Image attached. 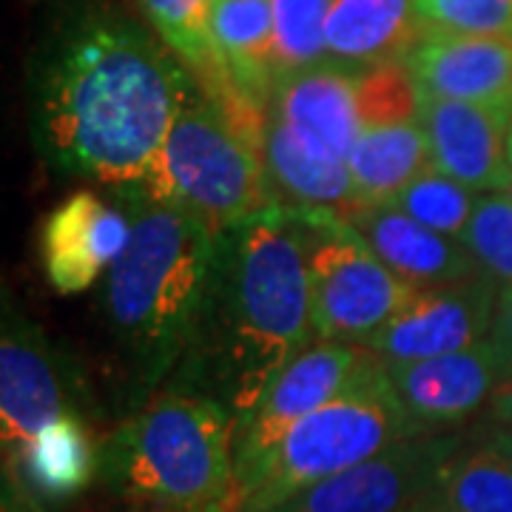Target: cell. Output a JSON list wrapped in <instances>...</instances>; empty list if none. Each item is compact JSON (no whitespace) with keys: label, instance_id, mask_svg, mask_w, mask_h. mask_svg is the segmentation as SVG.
Wrapping results in <instances>:
<instances>
[{"label":"cell","instance_id":"23","mask_svg":"<svg viewBox=\"0 0 512 512\" xmlns=\"http://www.w3.org/2000/svg\"><path fill=\"white\" fill-rule=\"evenodd\" d=\"M427 512H512V464L493 447L461 439L441 464Z\"/></svg>","mask_w":512,"mask_h":512},{"label":"cell","instance_id":"20","mask_svg":"<svg viewBox=\"0 0 512 512\" xmlns=\"http://www.w3.org/2000/svg\"><path fill=\"white\" fill-rule=\"evenodd\" d=\"M97 473V450L83 421L63 413L49 421L12 461V476L43 501H66L83 493Z\"/></svg>","mask_w":512,"mask_h":512},{"label":"cell","instance_id":"31","mask_svg":"<svg viewBox=\"0 0 512 512\" xmlns=\"http://www.w3.org/2000/svg\"><path fill=\"white\" fill-rule=\"evenodd\" d=\"M470 439L493 447L498 456H504L512 464V424H498V421L487 419L470 433Z\"/></svg>","mask_w":512,"mask_h":512},{"label":"cell","instance_id":"12","mask_svg":"<svg viewBox=\"0 0 512 512\" xmlns=\"http://www.w3.org/2000/svg\"><path fill=\"white\" fill-rule=\"evenodd\" d=\"M421 126L430 140L433 168L470 191L504 194L512 180L510 103L424 100Z\"/></svg>","mask_w":512,"mask_h":512},{"label":"cell","instance_id":"28","mask_svg":"<svg viewBox=\"0 0 512 512\" xmlns=\"http://www.w3.org/2000/svg\"><path fill=\"white\" fill-rule=\"evenodd\" d=\"M359 117H362V131L419 120V89L404 63H382V66L359 69Z\"/></svg>","mask_w":512,"mask_h":512},{"label":"cell","instance_id":"27","mask_svg":"<svg viewBox=\"0 0 512 512\" xmlns=\"http://www.w3.org/2000/svg\"><path fill=\"white\" fill-rule=\"evenodd\" d=\"M464 248L476 262L478 274L498 288L512 285V200L507 194L478 197L476 211L464 231Z\"/></svg>","mask_w":512,"mask_h":512},{"label":"cell","instance_id":"2","mask_svg":"<svg viewBox=\"0 0 512 512\" xmlns=\"http://www.w3.org/2000/svg\"><path fill=\"white\" fill-rule=\"evenodd\" d=\"M311 330L308 245L293 211L274 205L217 237L208 305L185 362L202 396L242 419L311 345Z\"/></svg>","mask_w":512,"mask_h":512},{"label":"cell","instance_id":"13","mask_svg":"<svg viewBox=\"0 0 512 512\" xmlns=\"http://www.w3.org/2000/svg\"><path fill=\"white\" fill-rule=\"evenodd\" d=\"M131 239L123 205L100 200L94 191H74L40 228V259L57 293H83L120 259Z\"/></svg>","mask_w":512,"mask_h":512},{"label":"cell","instance_id":"7","mask_svg":"<svg viewBox=\"0 0 512 512\" xmlns=\"http://www.w3.org/2000/svg\"><path fill=\"white\" fill-rule=\"evenodd\" d=\"M293 214L305 228L308 245L313 333L328 342L367 348L416 291L373 254L350 222L325 211Z\"/></svg>","mask_w":512,"mask_h":512},{"label":"cell","instance_id":"4","mask_svg":"<svg viewBox=\"0 0 512 512\" xmlns=\"http://www.w3.org/2000/svg\"><path fill=\"white\" fill-rule=\"evenodd\" d=\"M234 413L197 390H160L111 436L106 476L143 512H239Z\"/></svg>","mask_w":512,"mask_h":512},{"label":"cell","instance_id":"19","mask_svg":"<svg viewBox=\"0 0 512 512\" xmlns=\"http://www.w3.org/2000/svg\"><path fill=\"white\" fill-rule=\"evenodd\" d=\"M271 114L311 131L348 160L362 134L359 69L325 60L305 72L279 77L271 97Z\"/></svg>","mask_w":512,"mask_h":512},{"label":"cell","instance_id":"33","mask_svg":"<svg viewBox=\"0 0 512 512\" xmlns=\"http://www.w3.org/2000/svg\"><path fill=\"white\" fill-rule=\"evenodd\" d=\"M504 194H507V197L512 200V180H510V185H507V191H504Z\"/></svg>","mask_w":512,"mask_h":512},{"label":"cell","instance_id":"22","mask_svg":"<svg viewBox=\"0 0 512 512\" xmlns=\"http://www.w3.org/2000/svg\"><path fill=\"white\" fill-rule=\"evenodd\" d=\"M353 183L370 205L399 197L407 185L433 168L430 140L421 120L365 128L348 157Z\"/></svg>","mask_w":512,"mask_h":512},{"label":"cell","instance_id":"14","mask_svg":"<svg viewBox=\"0 0 512 512\" xmlns=\"http://www.w3.org/2000/svg\"><path fill=\"white\" fill-rule=\"evenodd\" d=\"M265 171L276 205L291 211H325L353 225L370 208L353 183L350 165L316 134L271 114L265 140Z\"/></svg>","mask_w":512,"mask_h":512},{"label":"cell","instance_id":"10","mask_svg":"<svg viewBox=\"0 0 512 512\" xmlns=\"http://www.w3.org/2000/svg\"><path fill=\"white\" fill-rule=\"evenodd\" d=\"M498 293L501 288L484 274L421 288L387 322V328L370 339L367 348L384 365L424 362L476 348L490 339Z\"/></svg>","mask_w":512,"mask_h":512},{"label":"cell","instance_id":"21","mask_svg":"<svg viewBox=\"0 0 512 512\" xmlns=\"http://www.w3.org/2000/svg\"><path fill=\"white\" fill-rule=\"evenodd\" d=\"M214 43L228 74L256 100L271 103L274 69V9L271 0H217Z\"/></svg>","mask_w":512,"mask_h":512},{"label":"cell","instance_id":"9","mask_svg":"<svg viewBox=\"0 0 512 512\" xmlns=\"http://www.w3.org/2000/svg\"><path fill=\"white\" fill-rule=\"evenodd\" d=\"M464 436L427 433L296 493L274 512H416L427 507L441 464Z\"/></svg>","mask_w":512,"mask_h":512},{"label":"cell","instance_id":"26","mask_svg":"<svg viewBox=\"0 0 512 512\" xmlns=\"http://www.w3.org/2000/svg\"><path fill=\"white\" fill-rule=\"evenodd\" d=\"M476 202V191L441 174L439 168H427L399 197H393L390 205H396L407 217H413L436 234L461 239L476 211Z\"/></svg>","mask_w":512,"mask_h":512},{"label":"cell","instance_id":"35","mask_svg":"<svg viewBox=\"0 0 512 512\" xmlns=\"http://www.w3.org/2000/svg\"><path fill=\"white\" fill-rule=\"evenodd\" d=\"M416 512H427V510H416Z\"/></svg>","mask_w":512,"mask_h":512},{"label":"cell","instance_id":"3","mask_svg":"<svg viewBox=\"0 0 512 512\" xmlns=\"http://www.w3.org/2000/svg\"><path fill=\"white\" fill-rule=\"evenodd\" d=\"M131 239L103 282V319L143 384L188 362L208 305L217 237L174 205L117 191Z\"/></svg>","mask_w":512,"mask_h":512},{"label":"cell","instance_id":"6","mask_svg":"<svg viewBox=\"0 0 512 512\" xmlns=\"http://www.w3.org/2000/svg\"><path fill=\"white\" fill-rule=\"evenodd\" d=\"M131 188L191 214L214 237L276 205L265 160L202 92L177 117L146 177Z\"/></svg>","mask_w":512,"mask_h":512},{"label":"cell","instance_id":"18","mask_svg":"<svg viewBox=\"0 0 512 512\" xmlns=\"http://www.w3.org/2000/svg\"><path fill=\"white\" fill-rule=\"evenodd\" d=\"M424 35L416 0H333L325 46L330 63L370 69L404 63Z\"/></svg>","mask_w":512,"mask_h":512},{"label":"cell","instance_id":"16","mask_svg":"<svg viewBox=\"0 0 512 512\" xmlns=\"http://www.w3.org/2000/svg\"><path fill=\"white\" fill-rule=\"evenodd\" d=\"M424 100L510 103L512 37L427 32L404 60Z\"/></svg>","mask_w":512,"mask_h":512},{"label":"cell","instance_id":"30","mask_svg":"<svg viewBox=\"0 0 512 512\" xmlns=\"http://www.w3.org/2000/svg\"><path fill=\"white\" fill-rule=\"evenodd\" d=\"M490 342H493L498 353L504 356V362L510 367L512 379V285L501 288L498 293V305H495L493 330H490Z\"/></svg>","mask_w":512,"mask_h":512},{"label":"cell","instance_id":"32","mask_svg":"<svg viewBox=\"0 0 512 512\" xmlns=\"http://www.w3.org/2000/svg\"><path fill=\"white\" fill-rule=\"evenodd\" d=\"M487 419L498 421V424H512V379L501 384L493 393V399L487 404Z\"/></svg>","mask_w":512,"mask_h":512},{"label":"cell","instance_id":"24","mask_svg":"<svg viewBox=\"0 0 512 512\" xmlns=\"http://www.w3.org/2000/svg\"><path fill=\"white\" fill-rule=\"evenodd\" d=\"M214 3L217 0H140L148 26L191 69L197 86L228 72L211 29Z\"/></svg>","mask_w":512,"mask_h":512},{"label":"cell","instance_id":"5","mask_svg":"<svg viewBox=\"0 0 512 512\" xmlns=\"http://www.w3.org/2000/svg\"><path fill=\"white\" fill-rule=\"evenodd\" d=\"M427 436L407 416L376 356L348 390L296 421L237 487L239 512H274L293 495L407 439Z\"/></svg>","mask_w":512,"mask_h":512},{"label":"cell","instance_id":"25","mask_svg":"<svg viewBox=\"0 0 512 512\" xmlns=\"http://www.w3.org/2000/svg\"><path fill=\"white\" fill-rule=\"evenodd\" d=\"M333 0H271L276 80L328 60L325 26Z\"/></svg>","mask_w":512,"mask_h":512},{"label":"cell","instance_id":"29","mask_svg":"<svg viewBox=\"0 0 512 512\" xmlns=\"http://www.w3.org/2000/svg\"><path fill=\"white\" fill-rule=\"evenodd\" d=\"M427 32L512 37V0H416Z\"/></svg>","mask_w":512,"mask_h":512},{"label":"cell","instance_id":"8","mask_svg":"<svg viewBox=\"0 0 512 512\" xmlns=\"http://www.w3.org/2000/svg\"><path fill=\"white\" fill-rule=\"evenodd\" d=\"M373 359L376 353L362 345L319 339L282 367L254 410L237 419V433H234L237 487L285 439V433L296 421L311 416L313 410H319L342 390H348Z\"/></svg>","mask_w":512,"mask_h":512},{"label":"cell","instance_id":"1","mask_svg":"<svg viewBox=\"0 0 512 512\" xmlns=\"http://www.w3.org/2000/svg\"><path fill=\"white\" fill-rule=\"evenodd\" d=\"M197 94L191 69L151 26L89 12L69 20L37 63L35 146L57 171L123 191L146 177Z\"/></svg>","mask_w":512,"mask_h":512},{"label":"cell","instance_id":"17","mask_svg":"<svg viewBox=\"0 0 512 512\" xmlns=\"http://www.w3.org/2000/svg\"><path fill=\"white\" fill-rule=\"evenodd\" d=\"M353 228L365 237L373 254L413 291L450 285L478 274L476 262L461 239L424 228L390 202L365 208L353 220Z\"/></svg>","mask_w":512,"mask_h":512},{"label":"cell","instance_id":"11","mask_svg":"<svg viewBox=\"0 0 512 512\" xmlns=\"http://www.w3.org/2000/svg\"><path fill=\"white\" fill-rule=\"evenodd\" d=\"M407 416L421 433H444L487 410L510 367L493 342L404 365H384Z\"/></svg>","mask_w":512,"mask_h":512},{"label":"cell","instance_id":"15","mask_svg":"<svg viewBox=\"0 0 512 512\" xmlns=\"http://www.w3.org/2000/svg\"><path fill=\"white\" fill-rule=\"evenodd\" d=\"M63 413V384L43 333L6 308L0 342V439L6 464Z\"/></svg>","mask_w":512,"mask_h":512},{"label":"cell","instance_id":"34","mask_svg":"<svg viewBox=\"0 0 512 512\" xmlns=\"http://www.w3.org/2000/svg\"><path fill=\"white\" fill-rule=\"evenodd\" d=\"M510 160H512V128H510Z\"/></svg>","mask_w":512,"mask_h":512}]
</instances>
